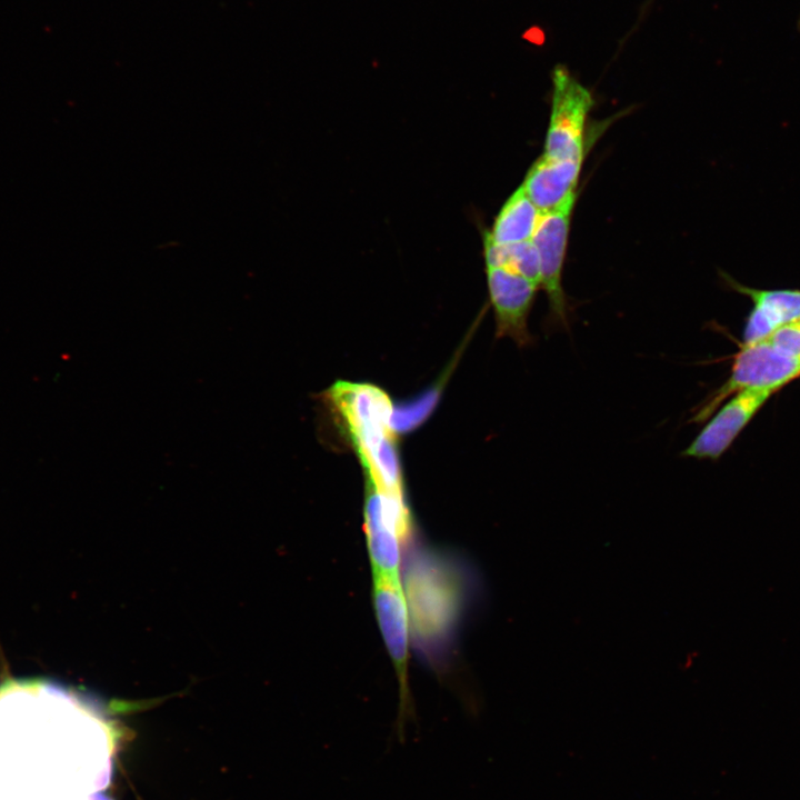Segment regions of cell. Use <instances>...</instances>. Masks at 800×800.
<instances>
[{"label": "cell", "instance_id": "cell-1", "mask_svg": "<svg viewBox=\"0 0 800 800\" xmlns=\"http://www.w3.org/2000/svg\"><path fill=\"white\" fill-rule=\"evenodd\" d=\"M409 623L419 649L439 659L452 643L468 596L460 563L434 550L416 551L406 570Z\"/></svg>", "mask_w": 800, "mask_h": 800}, {"label": "cell", "instance_id": "cell-2", "mask_svg": "<svg viewBox=\"0 0 800 800\" xmlns=\"http://www.w3.org/2000/svg\"><path fill=\"white\" fill-rule=\"evenodd\" d=\"M593 106L590 89L564 64H556L551 71V110L542 156L586 158L593 141L587 129Z\"/></svg>", "mask_w": 800, "mask_h": 800}, {"label": "cell", "instance_id": "cell-3", "mask_svg": "<svg viewBox=\"0 0 800 800\" xmlns=\"http://www.w3.org/2000/svg\"><path fill=\"white\" fill-rule=\"evenodd\" d=\"M800 376V359L791 357L768 339L743 346L736 354L729 379L697 408L691 422H702L732 393L746 389L772 393Z\"/></svg>", "mask_w": 800, "mask_h": 800}, {"label": "cell", "instance_id": "cell-4", "mask_svg": "<svg viewBox=\"0 0 800 800\" xmlns=\"http://www.w3.org/2000/svg\"><path fill=\"white\" fill-rule=\"evenodd\" d=\"M578 192L558 207L542 212L531 239L539 257L540 287L548 299L547 324L552 329L569 328V303L562 286L573 208Z\"/></svg>", "mask_w": 800, "mask_h": 800}, {"label": "cell", "instance_id": "cell-5", "mask_svg": "<svg viewBox=\"0 0 800 800\" xmlns=\"http://www.w3.org/2000/svg\"><path fill=\"white\" fill-rule=\"evenodd\" d=\"M364 530L374 577L399 578L401 542L411 520L403 494L386 492L367 480Z\"/></svg>", "mask_w": 800, "mask_h": 800}, {"label": "cell", "instance_id": "cell-6", "mask_svg": "<svg viewBox=\"0 0 800 800\" xmlns=\"http://www.w3.org/2000/svg\"><path fill=\"white\" fill-rule=\"evenodd\" d=\"M490 302L499 338H509L519 347L533 342L528 317L539 286L523 276L497 266H486Z\"/></svg>", "mask_w": 800, "mask_h": 800}, {"label": "cell", "instance_id": "cell-7", "mask_svg": "<svg viewBox=\"0 0 800 800\" xmlns=\"http://www.w3.org/2000/svg\"><path fill=\"white\" fill-rule=\"evenodd\" d=\"M771 394V391L762 389H746L736 393L709 419L681 456L719 459Z\"/></svg>", "mask_w": 800, "mask_h": 800}, {"label": "cell", "instance_id": "cell-8", "mask_svg": "<svg viewBox=\"0 0 800 800\" xmlns=\"http://www.w3.org/2000/svg\"><path fill=\"white\" fill-rule=\"evenodd\" d=\"M328 397L350 438L391 430L393 406L382 389L370 383L338 381L330 388Z\"/></svg>", "mask_w": 800, "mask_h": 800}, {"label": "cell", "instance_id": "cell-9", "mask_svg": "<svg viewBox=\"0 0 800 800\" xmlns=\"http://www.w3.org/2000/svg\"><path fill=\"white\" fill-rule=\"evenodd\" d=\"M374 609L383 641L397 670L406 703L409 614L399 578L374 577ZM402 711V710H401Z\"/></svg>", "mask_w": 800, "mask_h": 800}, {"label": "cell", "instance_id": "cell-10", "mask_svg": "<svg viewBox=\"0 0 800 800\" xmlns=\"http://www.w3.org/2000/svg\"><path fill=\"white\" fill-rule=\"evenodd\" d=\"M583 157L548 158L541 154L521 184L541 212L549 211L577 192Z\"/></svg>", "mask_w": 800, "mask_h": 800}, {"label": "cell", "instance_id": "cell-11", "mask_svg": "<svg viewBox=\"0 0 800 800\" xmlns=\"http://www.w3.org/2000/svg\"><path fill=\"white\" fill-rule=\"evenodd\" d=\"M391 430L367 432L351 438L367 480L379 489L403 494L400 459Z\"/></svg>", "mask_w": 800, "mask_h": 800}, {"label": "cell", "instance_id": "cell-12", "mask_svg": "<svg viewBox=\"0 0 800 800\" xmlns=\"http://www.w3.org/2000/svg\"><path fill=\"white\" fill-rule=\"evenodd\" d=\"M541 216L540 209L520 186L503 203L491 229L483 237L497 246L530 241Z\"/></svg>", "mask_w": 800, "mask_h": 800}, {"label": "cell", "instance_id": "cell-13", "mask_svg": "<svg viewBox=\"0 0 800 800\" xmlns=\"http://www.w3.org/2000/svg\"><path fill=\"white\" fill-rule=\"evenodd\" d=\"M486 266L510 269L540 287V264L532 241L497 246L483 237Z\"/></svg>", "mask_w": 800, "mask_h": 800}, {"label": "cell", "instance_id": "cell-14", "mask_svg": "<svg viewBox=\"0 0 800 800\" xmlns=\"http://www.w3.org/2000/svg\"><path fill=\"white\" fill-rule=\"evenodd\" d=\"M724 278L736 291L748 296L753 301V306L763 310L777 328L800 319V291L752 289L736 282L728 276Z\"/></svg>", "mask_w": 800, "mask_h": 800}, {"label": "cell", "instance_id": "cell-15", "mask_svg": "<svg viewBox=\"0 0 800 800\" xmlns=\"http://www.w3.org/2000/svg\"><path fill=\"white\" fill-rule=\"evenodd\" d=\"M447 376L416 399L394 406L390 427L394 434H403L414 430L431 414L436 408Z\"/></svg>", "mask_w": 800, "mask_h": 800}, {"label": "cell", "instance_id": "cell-16", "mask_svg": "<svg viewBox=\"0 0 800 800\" xmlns=\"http://www.w3.org/2000/svg\"><path fill=\"white\" fill-rule=\"evenodd\" d=\"M767 339L780 351L800 359V319L782 324Z\"/></svg>", "mask_w": 800, "mask_h": 800}]
</instances>
